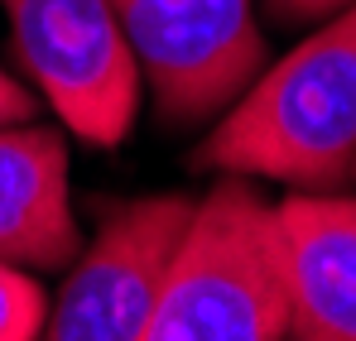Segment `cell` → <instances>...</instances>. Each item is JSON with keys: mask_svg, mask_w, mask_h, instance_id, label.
I'll return each instance as SVG.
<instances>
[{"mask_svg": "<svg viewBox=\"0 0 356 341\" xmlns=\"http://www.w3.org/2000/svg\"><path fill=\"white\" fill-rule=\"evenodd\" d=\"M82 245L63 135L29 120L0 125V260L54 274L82 255Z\"/></svg>", "mask_w": 356, "mask_h": 341, "instance_id": "7", "label": "cell"}, {"mask_svg": "<svg viewBox=\"0 0 356 341\" xmlns=\"http://www.w3.org/2000/svg\"><path fill=\"white\" fill-rule=\"evenodd\" d=\"M352 178H356V169H352Z\"/></svg>", "mask_w": 356, "mask_h": 341, "instance_id": "11", "label": "cell"}, {"mask_svg": "<svg viewBox=\"0 0 356 341\" xmlns=\"http://www.w3.org/2000/svg\"><path fill=\"white\" fill-rule=\"evenodd\" d=\"M284 322L275 202L245 178H222L193 207L140 341H284Z\"/></svg>", "mask_w": 356, "mask_h": 341, "instance_id": "2", "label": "cell"}, {"mask_svg": "<svg viewBox=\"0 0 356 341\" xmlns=\"http://www.w3.org/2000/svg\"><path fill=\"white\" fill-rule=\"evenodd\" d=\"M34 92L87 144L116 149L140 111V67L111 0H0Z\"/></svg>", "mask_w": 356, "mask_h": 341, "instance_id": "4", "label": "cell"}, {"mask_svg": "<svg viewBox=\"0 0 356 341\" xmlns=\"http://www.w3.org/2000/svg\"><path fill=\"white\" fill-rule=\"evenodd\" d=\"M193 169L332 192L356 169V0L265 67L193 149Z\"/></svg>", "mask_w": 356, "mask_h": 341, "instance_id": "1", "label": "cell"}, {"mask_svg": "<svg viewBox=\"0 0 356 341\" xmlns=\"http://www.w3.org/2000/svg\"><path fill=\"white\" fill-rule=\"evenodd\" d=\"M342 5H352V0H265V10H270L275 19H289V24L327 19V15H337Z\"/></svg>", "mask_w": 356, "mask_h": 341, "instance_id": "9", "label": "cell"}, {"mask_svg": "<svg viewBox=\"0 0 356 341\" xmlns=\"http://www.w3.org/2000/svg\"><path fill=\"white\" fill-rule=\"evenodd\" d=\"M275 222L289 293L284 341H356V197L294 192Z\"/></svg>", "mask_w": 356, "mask_h": 341, "instance_id": "6", "label": "cell"}, {"mask_svg": "<svg viewBox=\"0 0 356 341\" xmlns=\"http://www.w3.org/2000/svg\"><path fill=\"white\" fill-rule=\"evenodd\" d=\"M125 49L159 120L202 125L265 72V29L250 0H111Z\"/></svg>", "mask_w": 356, "mask_h": 341, "instance_id": "3", "label": "cell"}, {"mask_svg": "<svg viewBox=\"0 0 356 341\" xmlns=\"http://www.w3.org/2000/svg\"><path fill=\"white\" fill-rule=\"evenodd\" d=\"M49 317V298L29 269L0 260V341H39Z\"/></svg>", "mask_w": 356, "mask_h": 341, "instance_id": "8", "label": "cell"}, {"mask_svg": "<svg viewBox=\"0 0 356 341\" xmlns=\"http://www.w3.org/2000/svg\"><path fill=\"white\" fill-rule=\"evenodd\" d=\"M34 92L24 82H15L5 67H0V125H15V120H29L34 115Z\"/></svg>", "mask_w": 356, "mask_h": 341, "instance_id": "10", "label": "cell"}, {"mask_svg": "<svg viewBox=\"0 0 356 341\" xmlns=\"http://www.w3.org/2000/svg\"><path fill=\"white\" fill-rule=\"evenodd\" d=\"M193 207L197 202L183 192L116 207L97 240L67 265L39 341H140Z\"/></svg>", "mask_w": 356, "mask_h": 341, "instance_id": "5", "label": "cell"}]
</instances>
